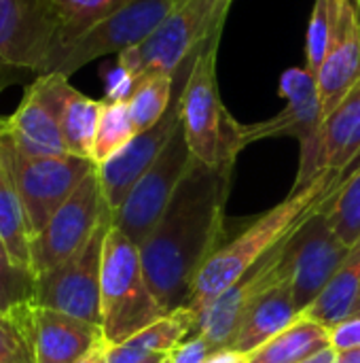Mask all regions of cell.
Listing matches in <instances>:
<instances>
[{
    "instance_id": "35",
    "label": "cell",
    "mask_w": 360,
    "mask_h": 363,
    "mask_svg": "<svg viewBox=\"0 0 360 363\" xmlns=\"http://www.w3.org/2000/svg\"><path fill=\"white\" fill-rule=\"evenodd\" d=\"M206 363H248L246 359V355H242V353H238V351H219V353H214L210 359Z\"/></svg>"
},
{
    "instance_id": "40",
    "label": "cell",
    "mask_w": 360,
    "mask_h": 363,
    "mask_svg": "<svg viewBox=\"0 0 360 363\" xmlns=\"http://www.w3.org/2000/svg\"><path fill=\"white\" fill-rule=\"evenodd\" d=\"M166 359V355H157V357H151V359H146L144 363H161Z\"/></svg>"
},
{
    "instance_id": "15",
    "label": "cell",
    "mask_w": 360,
    "mask_h": 363,
    "mask_svg": "<svg viewBox=\"0 0 360 363\" xmlns=\"http://www.w3.org/2000/svg\"><path fill=\"white\" fill-rule=\"evenodd\" d=\"M289 279L286 272V240L257 262L238 283L212 298L199 313L195 332L206 336L212 349L227 351L236 340L244 319L252 306L276 285ZM193 332V334H195Z\"/></svg>"
},
{
    "instance_id": "34",
    "label": "cell",
    "mask_w": 360,
    "mask_h": 363,
    "mask_svg": "<svg viewBox=\"0 0 360 363\" xmlns=\"http://www.w3.org/2000/svg\"><path fill=\"white\" fill-rule=\"evenodd\" d=\"M331 349L335 353L360 349V317H348L331 328Z\"/></svg>"
},
{
    "instance_id": "41",
    "label": "cell",
    "mask_w": 360,
    "mask_h": 363,
    "mask_svg": "<svg viewBox=\"0 0 360 363\" xmlns=\"http://www.w3.org/2000/svg\"><path fill=\"white\" fill-rule=\"evenodd\" d=\"M0 363H34V362H23V359H8V362H0Z\"/></svg>"
},
{
    "instance_id": "14",
    "label": "cell",
    "mask_w": 360,
    "mask_h": 363,
    "mask_svg": "<svg viewBox=\"0 0 360 363\" xmlns=\"http://www.w3.org/2000/svg\"><path fill=\"white\" fill-rule=\"evenodd\" d=\"M327 202L286 238V272L301 313L323 294L350 253L331 225Z\"/></svg>"
},
{
    "instance_id": "1",
    "label": "cell",
    "mask_w": 360,
    "mask_h": 363,
    "mask_svg": "<svg viewBox=\"0 0 360 363\" xmlns=\"http://www.w3.org/2000/svg\"><path fill=\"white\" fill-rule=\"evenodd\" d=\"M233 166H208L195 160L163 217L138 247L149 287L166 313L187 308L202 268L223 247Z\"/></svg>"
},
{
    "instance_id": "13",
    "label": "cell",
    "mask_w": 360,
    "mask_h": 363,
    "mask_svg": "<svg viewBox=\"0 0 360 363\" xmlns=\"http://www.w3.org/2000/svg\"><path fill=\"white\" fill-rule=\"evenodd\" d=\"M112 225L108 215L95 230L91 240L57 268L36 277L32 304L51 308L102 328L100 313V279H102V253L104 240Z\"/></svg>"
},
{
    "instance_id": "30",
    "label": "cell",
    "mask_w": 360,
    "mask_h": 363,
    "mask_svg": "<svg viewBox=\"0 0 360 363\" xmlns=\"http://www.w3.org/2000/svg\"><path fill=\"white\" fill-rule=\"evenodd\" d=\"M34 362L32 349V302L0 313V362Z\"/></svg>"
},
{
    "instance_id": "39",
    "label": "cell",
    "mask_w": 360,
    "mask_h": 363,
    "mask_svg": "<svg viewBox=\"0 0 360 363\" xmlns=\"http://www.w3.org/2000/svg\"><path fill=\"white\" fill-rule=\"evenodd\" d=\"M352 317H360V294L356 298V304H354V311H352Z\"/></svg>"
},
{
    "instance_id": "6",
    "label": "cell",
    "mask_w": 360,
    "mask_h": 363,
    "mask_svg": "<svg viewBox=\"0 0 360 363\" xmlns=\"http://www.w3.org/2000/svg\"><path fill=\"white\" fill-rule=\"evenodd\" d=\"M176 2L178 0H125L83 34L53 49L45 62L42 74L70 77L98 57L110 53L119 55L136 47L153 34Z\"/></svg>"
},
{
    "instance_id": "25",
    "label": "cell",
    "mask_w": 360,
    "mask_h": 363,
    "mask_svg": "<svg viewBox=\"0 0 360 363\" xmlns=\"http://www.w3.org/2000/svg\"><path fill=\"white\" fill-rule=\"evenodd\" d=\"M102 106L104 100H93L79 89H72L66 98L62 111V136L70 155L91 160Z\"/></svg>"
},
{
    "instance_id": "3",
    "label": "cell",
    "mask_w": 360,
    "mask_h": 363,
    "mask_svg": "<svg viewBox=\"0 0 360 363\" xmlns=\"http://www.w3.org/2000/svg\"><path fill=\"white\" fill-rule=\"evenodd\" d=\"M100 313L108 347L127 342L168 315L149 287L138 247L115 225H110L104 240Z\"/></svg>"
},
{
    "instance_id": "18",
    "label": "cell",
    "mask_w": 360,
    "mask_h": 363,
    "mask_svg": "<svg viewBox=\"0 0 360 363\" xmlns=\"http://www.w3.org/2000/svg\"><path fill=\"white\" fill-rule=\"evenodd\" d=\"M100 342V325L32 304L34 363H79Z\"/></svg>"
},
{
    "instance_id": "17",
    "label": "cell",
    "mask_w": 360,
    "mask_h": 363,
    "mask_svg": "<svg viewBox=\"0 0 360 363\" xmlns=\"http://www.w3.org/2000/svg\"><path fill=\"white\" fill-rule=\"evenodd\" d=\"M316 81L323 117H327L360 81V19L354 0H335L333 30Z\"/></svg>"
},
{
    "instance_id": "8",
    "label": "cell",
    "mask_w": 360,
    "mask_h": 363,
    "mask_svg": "<svg viewBox=\"0 0 360 363\" xmlns=\"http://www.w3.org/2000/svg\"><path fill=\"white\" fill-rule=\"evenodd\" d=\"M280 96L286 100V106L272 119L259 123H242V145L248 147L255 140L263 138H278V136H293L299 140L301 155H299V172L293 185L301 189L318 172V134L323 125V102L318 91L316 74L310 72L306 66L289 68L280 77Z\"/></svg>"
},
{
    "instance_id": "5",
    "label": "cell",
    "mask_w": 360,
    "mask_h": 363,
    "mask_svg": "<svg viewBox=\"0 0 360 363\" xmlns=\"http://www.w3.org/2000/svg\"><path fill=\"white\" fill-rule=\"evenodd\" d=\"M231 4L233 0H178L151 36L117 55V68L134 85L151 72H174L193 49L225 28Z\"/></svg>"
},
{
    "instance_id": "28",
    "label": "cell",
    "mask_w": 360,
    "mask_h": 363,
    "mask_svg": "<svg viewBox=\"0 0 360 363\" xmlns=\"http://www.w3.org/2000/svg\"><path fill=\"white\" fill-rule=\"evenodd\" d=\"M125 0H51L59 21V36L53 49L70 43L87 28L110 15Z\"/></svg>"
},
{
    "instance_id": "37",
    "label": "cell",
    "mask_w": 360,
    "mask_h": 363,
    "mask_svg": "<svg viewBox=\"0 0 360 363\" xmlns=\"http://www.w3.org/2000/svg\"><path fill=\"white\" fill-rule=\"evenodd\" d=\"M335 363H360V349L337 353V362Z\"/></svg>"
},
{
    "instance_id": "4",
    "label": "cell",
    "mask_w": 360,
    "mask_h": 363,
    "mask_svg": "<svg viewBox=\"0 0 360 363\" xmlns=\"http://www.w3.org/2000/svg\"><path fill=\"white\" fill-rule=\"evenodd\" d=\"M223 30L202 47L180 100V121L193 157L208 166L236 164L242 145V123L231 117L219 94L216 57Z\"/></svg>"
},
{
    "instance_id": "22",
    "label": "cell",
    "mask_w": 360,
    "mask_h": 363,
    "mask_svg": "<svg viewBox=\"0 0 360 363\" xmlns=\"http://www.w3.org/2000/svg\"><path fill=\"white\" fill-rule=\"evenodd\" d=\"M331 347V330L301 313L286 330L246 355L248 363H303Z\"/></svg>"
},
{
    "instance_id": "44",
    "label": "cell",
    "mask_w": 360,
    "mask_h": 363,
    "mask_svg": "<svg viewBox=\"0 0 360 363\" xmlns=\"http://www.w3.org/2000/svg\"><path fill=\"white\" fill-rule=\"evenodd\" d=\"M354 2H359V0H354Z\"/></svg>"
},
{
    "instance_id": "33",
    "label": "cell",
    "mask_w": 360,
    "mask_h": 363,
    "mask_svg": "<svg viewBox=\"0 0 360 363\" xmlns=\"http://www.w3.org/2000/svg\"><path fill=\"white\" fill-rule=\"evenodd\" d=\"M214 353L216 351L212 349L208 338L195 332L187 336L172 353H168V357L172 363H206Z\"/></svg>"
},
{
    "instance_id": "23",
    "label": "cell",
    "mask_w": 360,
    "mask_h": 363,
    "mask_svg": "<svg viewBox=\"0 0 360 363\" xmlns=\"http://www.w3.org/2000/svg\"><path fill=\"white\" fill-rule=\"evenodd\" d=\"M360 294V238L350 247L344 264L323 289V294L303 311L314 321L327 325L329 330L344 319L352 317L356 298Z\"/></svg>"
},
{
    "instance_id": "21",
    "label": "cell",
    "mask_w": 360,
    "mask_h": 363,
    "mask_svg": "<svg viewBox=\"0 0 360 363\" xmlns=\"http://www.w3.org/2000/svg\"><path fill=\"white\" fill-rule=\"evenodd\" d=\"M197 317L189 308H178L132 336L119 347H108V363H144L157 355L172 353L195 332Z\"/></svg>"
},
{
    "instance_id": "9",
    "label": "cell",
    "mask_w": 360,
    "mask_h": 363,
    "mask_svg": "<svg viewBox=\"0 0 360 363\" xmlns=\"http://www.w3.org/2000/svg\"><path fill=\"white\" fill-rule=\"evenodd\" d=\"M57 36L51 0H0V89L40 77Z\"/></svg>"
},
{
    "instance_id": "26",
    "label": "cell",
    "mask_w": 360,
    "mask_h": 363,
    "mask_svg": "<svg viewBox=\"0 0 360 363\" xmlns=\"http://www.w3.org/2000/svg\"><path fill=\"white\" fill-rule=\"evenodd\" d=\"M174 98V72H151L136 81L134 91L127 100L134 125L138 132L155 125Z\"/></svg>"
},
{
    "instance_id": "43",
    "label": "cell",
    "mask_w": 360,
    "mask_h": 363,
    "mask_svg": "<svg viewBox=\"0 0 360 363\" xmlns=\"http://www.w3.org/2000/svg\"><path fill=\"white\" fill-rule=\"evenodd\" d=\"M356 9H359V19H360V0L356 2Z\"/></svg>"
},
{
    "instance_id": "16",
    "label": "cell",
    "mask_w": 360,
    "mask_h": 363,
    "mask_svg": "<svg viewBox=\"0 0 360 363\" xmlns=\"http://www.w3.org/2000/svg\"><path fill=\"white\" fill-rule=\"evenodd\" d=\"M72 89L64 74H42L30 81L17 111L6 117L4 138L23 155H68L62 136V111Z\"/></svg>"
},
{
    "instance_id": "19",
    "label": "cell",
    "mask_w": 360,
    "mask_h": 363,
    "mask_svg": "<svg viewBox=\"0 0 360 363\" xmlns=\"http://www.w3.org/2000/svg\"><path fill=\"white\" fill-rule=\"evenodd\" d=\"M360 162V81L323 119L318 172L348 170Z\"/></svg>"
},
{
    "instance_id": "38",
    "label": "cell",
    "mask_w": 360,
    "mask_h": 363,
    "mask_svg": "<svg viewBox=\"0 0 360 363\" xmlns=\"http://www.w3.org/2000/svg\"><path fill=\"white\" fill-rule=\"evenodd\" d=\"M6 125H8V119H2V117H0V138L6 134Z\"/></svg>"
},
{
    "instance_id": "7",
    "label": "cell",
    "mask_w": 360,
    "mask_h": 363,
    "mask_svg": "<svg viewBox=\"0 0 360 363\" xmlns=\"http://www.w3.org/2000/svg\"><path fill=\"white\" fill-rule=\"evenodd\" d=\"M0 160L13 177L32 238L72 196L83 179L95 170V164L91 160L70 153L49 157L23 155L4 136L0 138Z\"/></svg>"
},
{
    "instance_id": "24",
    "label": "cell",
    "mask_w": 360,
    "mask_h": 363,
    "mask_svg": "<svg viewBox=\"0 0 360 363\" xmlns=\"http://www.w3.org/2000/svg\"><path fill=\"white\" fill-rule=\"evenodd\" d=\"M30 240L32 236L21 198L8 168L0 160V242L8 257L21 268H30Z\"/></svg>"
},
{
    "instance_id": "11",
    "label": "cell",
    "mask_w": 360,
    "mask_h": 363,
    "mask_svg": "<svg viewBox=\"0 0 360 363\" xmlns=\"http://www.w3.org/2000/svg\"><path fill=\"white\" fill-rule=\"evenodd\" d=\"M204 43L193 49L174 70V98L166 115L144 132H138L121 151H117L110 160L98 166V179L102 185V194L110 211L115 213L138 179L153 166V162L161 155L166 145L172 140L176 130L180 128V100L182 91L189 83L191 70L197 62Z\"/></svg>"
},
{
    "instance_id": "20",
    "label": "cell",
    "mask_w": 360,
    "mask_h": 363,
    "mask_svg": "<svg viewBox=\"0 0 360 363\" xmlns=\"http://www.w3.org/2000/svg\"><path fill=\"white\" fill-rule=\"evenodd\" d=\"M299 315H301V311L295 302L291 283L286 279L280 285H276L274 289H269L252 306V311L244 319L236 340L231 342L229 351H238L242 355L252 353L255 349H259L261 345L272 340L276 334L286 330Z\"/></svg>"
},
{
    "instance_id": "10",
    "label": "cell",
    "mask_w": 360,
    "mask_h": 363,
    "mask_svg": "<svg viewBox=\"0 0 360 363\" xmlns=\"http://www.w3.org/2000/svg\"><path fill=\"white\" fill-rule=\"evenodd\" d=\"M108 215H112V211L104 200L95 166V170L87 174L72 196L55 211L47 225L30 240V268L34 277L57 268L79 253Z\"/></svg>"
},
{
    "instance_id": "36",
    "label": "cell",
    "mask_w": 360,
    "mask_h": 363,
    "mask_svg": "<svg viewBox=\"0 0 360 363\" xmlns=\"http://www.w3.org/2000/svg\"><path fill=\"white\" fill-rule=\"evenodd\" d=\"M79 363H108V345H106V340L100 342L91 353H87Z\"/></svg>"
},
{
    "instance_id": "31",
    "label": "cell",
    "mask_w": 360,
    "mask_h": 363,
    "mask_svg": "<svg viewBox=\"0 0 360 363\" xmlns=\"http://www.w3.org/2000/svg\"><path fill=\"white\" fill-rule=\"evenodd\" d=\"M36 277L30 268L17 266L0 242V313L32 302Z\"/></svg>"
},
{
    "instance_id": "32",
    "label": "cell",
    "mask_w": 360,
    "mask_h": 363,
    "mask_svg": "<svg viewBox=\"0 0 360 363\" xmlns=\"http://www.w3.org/2000/svg\"><path fill=\"white\" fill-rule=\"evenodd\" d=\"M333 17H335V0H314L308 34H306V68L314 74L318 72L327 55L331 30H333Z\"/></svg>"
},
{
    "instance_id": "2",
    "label": "cell",
    "mask_w": 360,
    "mask_h": 363,
    "mask_svg": "<svg viewBox=\"0 0 360 363\" xmlns=\"http://www.w3.org/2000/svg\"><path fill=\"white\" fill-rule=\"evenodd\" d=\"M356 166L348 170L320 172L301 189L291 191L284 202H280L263 217H259L236 240L223 245L202 268L187 308L197 317V313L212 298H216L227 287L238 283L257 262H261L269 251L284 242L316 208H320L331 196H335L346 177Z\"/></svg>"
},
{
    "instance_id": "42",
    "label": "cell",
    "mask_w": 360,
    "mask_h": 363,
    "mask_svg": "<svg viewBox=\"0 0 360 363\" xmlns=\"http://www.w3.org/2000/svg\"><path fill=\"white\" fill-rule=\"evenodd\" d=\"M161 363H172V362H170V357L166 355V359H163V362H161Z\"/></svg>"
},
{
    "instance_id": "27",
    "label": "cell",
    "mask_w": 360,
    "mask_h": 363,
    "mask_svg": "<svg viewBox=\"0 0 360 363\" xmlns=\"http://www.w3.org/2000/svg\"><path fill=\"white\" fill-rule=\"evenodd\" d=\"M136 134L138 130L134 125L129 104L125 100H104L95 140H93L91 162L95 166L104 164L117 151H121Z\"/></svg>"
},
{
    "instance_id": "29",
    "label": "cell",
    "mask_w": 360,
    "mask_h": 363,
    "mask_svg": "<svg viewBox=\"0 0 360 363\" xmlns=\"http://www.w3.org/2000/svg\"><path fill=\"white\" fill-rule=\"evenodd\" d=\"M327 213L337 236L352 247L360 238V164L327 202Z\"/></svg>"
},
{
    "instance_id": "12",
    "label": "cell",
    "mask_w": 360,
    "mask_h": 363,
    "mask_svg": "<svg viewBox=\"0 0 360 363\" xmlns=\"http://www.w3.org/2000/svg\"><path fill=\"white\" fill-rule=\"evenodd\" d=\"M195 157L187 145L182 121L153 166L138 179L123 204L112 213V225L119 228L136 247H140L163 217L174 191L193 166Z\"/></svg>"
}]
</instances>
